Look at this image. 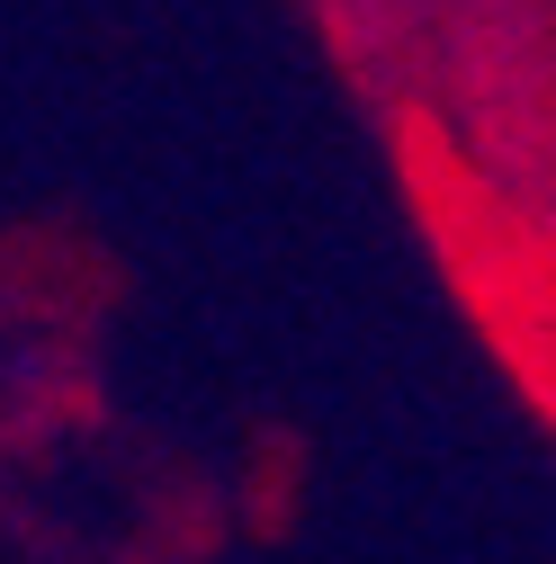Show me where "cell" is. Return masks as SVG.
Here are the masks:
<instances>
[]
</instances>
